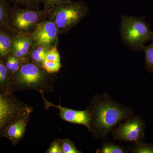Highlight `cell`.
Instances as JSON below:
<instances>
[{"instance_id":"7a4b0ae2","label":"cell","mask_w":153,"mask_h":153,"mask_svg":"<svg viewBox=\"0 0 153 153\" xmlns=\"http://www.w3.org/2000/svg\"><path fill=\"white\" fill-rule=\"evenodd\" d=\"M55 74H49L41 66L30 61L25 62L20 69L10 77L7 91L34 90L41 94L51 93L55 90Z\"/></svg>"},{"instance_id":"ac0fdd59","label":"cell","mask_w":153,"mask_h":153,"mask_svg":"<svg viewBox=\"0 0 153 153\" xmlns=\"http://www.w3.org/2000/svg\"><path fill=\"white\" fill-rule=\"evenodd\" d=\"M15 5L31 10H39L41 0H10Z\"/></svg>"},{"instance_id":"7c38bea8","label":"cell","mask_w":153,"mask_h":153,"mask_svg":"<svg viewBox=\"0 0 153 153\" xmlns=\"http://www.w3.org/2000/svg\"><path fill=\"white\" fill-rule=\"evenodd\" d=\"M14 35L10 31L0 29V60L5 62L10 54Z\"/></svg>"},{"instance_id":"277c9868","label":"cell","mask_w":153,"mask_h":153,"mask_svg":"<svg viewBox=\"0 0 153 153\" xmlns=\"http://www.w3.org/2000/svg\"><path fill=\"white\" fill-rule=\"evenodd\" d=\"M120 33L124 43L134 51L143 50L146 43L153 40V32L143 17L122 16Z\"/></svg>"},{"instance_id":"603a6c76","label":"cell","mask_w":153,"mask_h":153,"mask_svg":"<svg viewBox=\"0 0 153 153\" xmlns=\"http://www.w3.org/2000/svg\"><path fill=\"white\" fill-rule=\"evenodd\" d=\"M44 60L52 62H61V57L57 46L49 49Z\"/></svg>"},{"instance_id":"d4e9b609","label":"cell","mask_w":153,"mask_h":153,"mask_svg":"<svg viewBox=\"0 0 153 153\" xmlns=\"http://www.w3.org/2000/svg\"><path fill=\"white\" fill-rule=\"evenodd\" d=\"M46 153H62L61 140L60 139H57L54 140L51 143Z\"/></svg>"},{"instance_id":"30bf717a","label":"cell","mask_w":153,"mask_h":153,"mask_svg":"<svg viewBox=\"0 0 153 153\" xmlns=\"http://www.w3.org/2000/svg\"><path fill=\"white\" fill-rule=\"evenodd\" d=\"M31 114L19 118L9 126L3 137L10 141L12 144L16 146L25 136Z\"/></svg>"},{"instance_id":"9c48e42d","label":"cell","mask_w":153,"mask_h":153,"mask_svg":"<svg viewBox=\"0 0 153 153\" xmlns=\"http://www.w3.org/2000/svg\"><path fill=\"white\" fill-rule=\"evenodd\" d=\"M59 35L56 25L47 19L38 25L31 36L37 43L54 47H57Z\"/></svg>"},{"instance_id":"52a82bcc","label":"cell","mask_w":153,"mask_h":153,"mask_svg":"<svg viewBox=\"0 0 153 153\" xmlns=\"http://www.w3.org/2000/svg\"><path fill=\"white\" fill-rule=\"evenodd\" d=\"M146 124L140 117H131L113 130L114 139L119 141L136 143L144 138Z\"/></svg>"},{"instance_id":"4fadbf2b","label":"cell","mask_w":153,"mask_h":153,"mask_svg":"<svg viewBox=\"0 0 153 153\" xmlns=\"http://www.w3.org/2000/svg\"><path fill=\"white\" fill-rule=\"evenodd\" d=\"M34 42V39L31 36L28 35H14L13 44L20 49L27 60L29 61V54L30 49Z\"/></svg>"},{"instance_id":"2e32d148","label":"cell","mask_w":153,"mask_h":153,"mask_svg":"<svg viewBox=\"0 0 153 153\" xmlns=\"http://www.w3.org/2000/svg\"><path fill=\"white\" fill-rule=\"evenodd\" d=\"M145 53V68L153 75V40L152 43L143 49Z\"/></svg>"},{"instance_id":"3957f363","label":"cell","mask_w":153,"mask_h":153,"mask_svg":"<svg viewBox=\"0 0 153 153\" xmlns=\"http://www.w3.org/2000/svg\"><path fill=\"white\" fill-rule=\"evenodd\" d=\"M89 12L88 6L84 1H71L51 9L47 19L56 25L60 35L68 33L79 24Z\"/></svg>"},{"instance_id":"6da1fadb","label":"cell","mask_w":153,"mask_h":153,"mask_svg":"<svg viewBox=\"0 0 153 153\" xmlns=\"http://www.w3.org/2000/svg\"><path fill=\"white\" fill-rule=\"evenodd\" d=\"M88 109L91 114L89 131L101 139L106 138L116 126L133 114L129 108L111 100L106 94L94 97Z\"/></svg>"},{"instance_id":"44dd1931","label":"cell","mask_w":153,"mask_h":153,"mask_svg":"<svg viewBox=\"0 0 153 153\" xmlns=\"http://www.w3.org/2000/svg\"><path fill=\"white\" fill-rule=\"evenodd\" d=\"M62 153H81L78 150L74 143L68 138L61 140Z\"/></svg>"},{"instance_id":"d6986e66","label":"cell","mask_w":153,"mask_h":153,"mask_svg":"<svg viewBox=\"0 0 153 153\" xmlns=\"http://www.w3.org/2000/svg\"><path fill=\"white\" fill-rule=\"evenodd\" d=\"M10 79L4 62L0 60V88L7 91Z\"/></svg>"},{"instance_id":"8992f818","label":"cell","mask_w":153,"mask_h":153,"mask_svg":"<svg viewBox=\"0 0 153 153\" xmlns=\"http://www.w3.org/2000/svg\"><path fill=\"white\" fill-rule=\"evenodd\" d=\"M34 108L18 99L13 93L0 88V138L9 126L19 118L31 114Z\"/></svg>"},{"instance_id":"ffe728a7","label":"cell","mask_w":153,"mask_h":153,"mask_svg":"<svg viewBox=\"0 0 153 153\" xmlns=\"http://www.w3.org/2000/svg\"><path fill=\"white\" fill-rule=\"evenodd\" d=\"M131 151L135 153H153V143H146L142 140L139 141L135 143Z\"/></svg>"},{"instance_id":"8fae6325","label":"cell","mask_w":153,"mask_h":153,"mask_svg":"<svg viewBox=\"0 0 153 153\" xmlns=\"http://www.w3.org/2000/svg\"><path fill=\"white\" fill-rule=\"evenodd\" d=\"M53 47L34 41L30 49L29 61L42 67L47 52Z\"/></svg>"},{"instance_id":"9a60e30c","label":"cell","mask_w":153,"mask_h":153,"mask_svg":"<svg viewBox=\"0 0 153 153\" xmlns=\"http://www.w3.org/2000/svg\"><path fill=\"white\" fill-rule=\"evenodd\" d=\"M25 62L24 60L10 54L7 56L4 63L10 77L20 69L22 64Z\"/></svg>"},{"instance_id":"e0dca14e","label":"cell","mask_w":153,"mask_h":153,"mask_svg":"<svg viewBox=\"0 0 153 153\" xmlns=\"http://www.w3.org/2000/svg\"><path fill=\"white\" fill-rule=\"evenodd\" d=\"M98 153H124L126 152L124 148L111 143L104 142L100 149L96 152Z\"/></svg>"},{"instance_id":"5bb4252c","label":"cell","mask_w":153,"mask_h":153,"mask_svg":"<svg viewBox=\"0 0 153 153\" xmlns=\"http://www.w3.org/2000/svg\"><path fill=\"white\" fill-rule=\"evenodd\" d=\"M11 8L7 0H0V29L10 31L8 19Z\"/></svg>"},{"instance_id":"cb8c5ba5","label":"cell","mask_w":153,"mask_h":153,"mask_svg":"<svg viewBox=\"0 0 153 153\" xmlns=\"http://www.w3.org/2000/svg\"><path fill=\"white\" fill-rule=\"evenodd\" d=\"M71 1V0H41V3L44 5V8L52 9L56 6Z\"/></svg>"},{"instance_id":"7402d4cb","label":"cell","mask_w":153,"mask_h":153,"mask_svg":"<svg viewBox=\"0 0 153 153\" xmlns=\"http://www.w3.org/2000/svg\"><path fill=\"white\" fill-rule=\"evenodd\" d=\"M62 67L61 62H52L44 60L42 67L49 74H56Z\"/></svg>"},{"instance_id":"ba28073f","label":"cell","mask_w":153,"mask_h":153,"mask_svg":"<svg viewBox=\"0 0 153 153\" xmlns=\"http://www.w3.org/2000/svg\"><path fill=\"white\" fill-rule=\"evenodd\" d=\"M44 103V108L48 109L49 108L54 107L59 110L60 118L67 122L85 126L90 130L91 122V114L88 109L85 110H76L62 106L59 102L56 105L48 101L44 97V94H41Z\"/></svg>"},{"instance_id":"5b68a950","label":"cell","mask_w":153,"mask_h":153,"mask_svg":"<svg viewBox=\"0 0 153 153\" xmlns=\"http://www.w3.org/2000/svg\"><path fill=\"white\" fill-rule=\"evenodd\" d=\"M50 10H31L15 5L11 8L8 19L9 30L13 35L31 36L38 25L48 19Z\"/></svg>"}]
</instances>
